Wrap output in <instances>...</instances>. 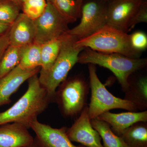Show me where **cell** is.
<instances>
[{
    "label": "cell",
    "instance_id": "obj_1",
    "mask_svg": "<svg viewBox=\"0 0 147 147\" xmlns=\"http://www.w3.org/2000/svg\"><path fill=\"white\" fill-rule=\"evenodd\" d=\"M38 74L28 79V88L13 105L0 113V125L16 123L30 128L31 124L47 109L50 100L40 84Z\"/></svg>",
    "mask_w": 147,
    "mask_h": 147
},
{
    "label": "cell",
    "instance_id": "obj_2",
    "mask_svg": "<svg viewBox=\"0 0 147 147\" xmlns=\"http://www.w3.org/2000/svg\"><path fill=\"white\" fill-rule=\"evenodd\" d=\"M77 40L67 33L64 35L59 53L53 65L46 71L40 70L39 82L50 101L55 100L57 89L67 79L69 71L78 63L79 54L85 48L76 46Z\"/></svg>",
    "mask_w": 147,
    "mask_h": 147
},
{
    "label": "cell",
    "instance_id": "obj_3",
    "mask_svg": "<svg viewBox=\"0 0 147 147\" xmlns=\"http://www.w3.org/2000/svg\"><path fill=\"white\" fill-rule=\"evenodd\" d=\"M78 63L92 64L108 69L115 76L125 92L128 89L129 76L145 67L147 60L128 57L117 53H100L86 47L79 54Z\"/></svg>",
    "mask_w": 147,
    "mask_h": 147
},
{
    "label": "cell",
    "instance_id": "obj_4",
    "mask_svg": "<svg viewBox=\"0 0 147 147\" xmlns=\"http://www.w3.org/2000/svg\"><path fill=\"white\" fill-rule=\"evenodd\" d=\"M75 45L100 53H117L135 59L140 58L142 53L131 46L130 35L107 25L89 36L76 40Z\"/></svg>",
    "mask_w": 147,
    "mask_h": 147
},
{
    "label": "cell",
    "instance_id": "obj_5",
    "mask_svg": "<svg viewBox=\"0 0 147 147\" xmlns=\"http://www.w3.org/2000/svg\"><path fill=\"white\" fill-rule=\"evenodd\" d=\"M88 70L91 96L88 113L91 119L96 118L102 113L113 109L137 112V109L132 102L116 97L107 90L98 76L95 65L89 64Z\"/></svg>",
    "mask_w": 147,
    "mask_h": 147
},
{
    "label": "cell",
    "instance_id": "obj_6",
    "mask_svg": "<svg viewBox=\"0 0 147 147\" xmlns=\"http://www.w3.org/2000/svg\"><path fill=\"white\" fill-rule=\"evenodd\" d=\"M58 88L55 100L64 117L77 115L86 107L90 85L84 78L77 76L66 79Z\"/></svg>",
    "mask_w": 147,
    "mask_h": 147
},
{
    "label": "cell",
    "instance_id": "obj_7",
    "mask_svg": "<svg viewBox=\"0 0 147 147\" xmlns=\"http://www.w3.org/2000/svg\"><path fill=\"white\" fill-rule=\"evenodd\" d=\"M107 1L90 0L82 4L81 21L67 33L77 40L94 33L107 24Z\"/></svg>",
    "mask_w": 147,
    "mask_h": 147
},
{
    "label": "cell",
    "instance_id": "obj_8",
    "mask_svg": "<svg viewBox=\"0 0 147 147\" xmlns=\"http://www.w3.org/2000/svg\"><path fill=\"white\" fill-rule=\"evenodd\" d=\"M43 13L34 21L35 36L34 42L41 45L60 38L69 29L68 23L50 3Z\"/></svg>",
    "mask_w": 147,
    "mask_h": 147
},
{
    "label": "cell",
    "instance_id": "obj_9",
    "mask_svg": "<svg viewBox=\"0 0 147 147\" xmlns=\"http://www.w3.org/2000/svg\"><path fill=\"white\" fill-rule=\"evenodd\" d=\"M143 1L110 0L107 7V24L127 33L132 18Z\"/></svg>",
    "mask_w": 147,
    "mask_h": 147
},
{
    "label": "cell",
    "instance_id": "obj_10",
    "mask_svg": "<svg viewBox=\"0 0 147 147\" xmlns=\"http://www.w3.org/2000/svg\"><path fill=\"white\" fill-rule=\"evenodd\" d=\"M30 128L35 133L34 144L36 147H86L74 145L66 134L67 127L54 128L35 120Z\"/></svg>",
    "mask_w": 147,
    "mask_h": 147
},
{
    "label": "cell",
    "instance_id": "obj_11",
    "mask_svg": "<svg viewBox=\"0 0 147 147\" xmlns=\"http://www.w3.org/2000/svg\"><path fill=\"white\" fill-rule=\"evenodd\" d=\"M80 114L71 127L67 128L69 139L71 142H77L86 147H104L99 133L92 126L88 106Z\"/></svg>",
    "mask_w": 147,
    "mask_h": 147
},
{
    "label": "cell",
    "instance_id": "obj_12",
    "mask_svg": "<svg viewBox=\"0 0 147 147\" xmlns=\"http://www.w3.org/2000/svg\"><path fill=\"white\" fill-rule=\"evenodd\" d=\"M40 67L24 69L17 66L0 79V106L9 104L12 95L29 78L39 72Z\"/></svg>",
    "mask_w": 147,
    "mask_h": 147
},
{
    "label": "cell",
    "instance_id": "obj_13",
    "mask_svg": "<svg viewBox=\"0 0 147 147\" xmlns=\"http://www.w3.org/2000/svg\"><path fill=\"white\" fill-rule=\"evenodd\" d=\"M9 45L23 47L34 42L35 36L34 21L20 13L8 32Z\"/></svg>",
    "mask_w": 147,
    "mask_h": 147
},
{
    "label": "cell",
    "instance_id": "obj_14",
    "mask_svg": "<svg viewBox=\"0 0 147 147\" xmlns=\"http://www.w3.org/2000/svg\"><path fill=\"white\" fill-rule=\"evenodd\" d=\"M28 128L12 123L0 125V147H26L34 143Z\"/></svg>",
    "mask_w": 147,
    "mask_h": 147
},
{
    "label": "cell",
    "instance_id": "obj_15",
    "mask_svg": "<svg viewBox=\"0 0 147 147\" xmlns=\"http://www.w3.org/2000/svg\"><path fill=\"white\" fill-rule=\"evenodd\" d=\"M96 118L107 123L114 133L120 137L134 124L139 122H147V111H129L120 113L108 111L102 113Z\"/></svg>",
    "mask_w": 147,
    "mask_h": 147
},
{
    "label": "cell",
    "instance_id": "obj_16",
    "mask_svg": "<svg viewBox=\"0 0 147 147\" xmlns=\"http://www.w3.org/2000/svg\"><path fill=\"white\" fill-rule=\"evenodd\" d=\"M129 86L124 99L132 102L137 110L147 109V77L139 76L132 79L129 76Z\"/></svg>",
    "mask_w": 147,
    "mask_h": 147
},
{
    "label": "cell",
    "instance_id": "obj_17",
    "mask_svg": "<svg viewBox=\"0 0 147 147\" xmlns=\"http://www.w3.org/2000/svg\"><path fill=\"white\" fill-rule=\"evenodd\" d=\"M147 122L132 125L120 136L128 147H147Z\"/></svg>",
    "mask_w": 147,
    "mask_h": 147
},
{
    "label": "cell",
    "instance_id": "obj_18",
    "mask_svg": "<svg viewBox=\"0 0 147 147\" xmlns=\"http://www.w3.org/2000/svg\"><path fill=\"white\" fill-rule=\"evenodd\" d=\"M55 7L68 24L74 23L81 17L83 4L76 0H46Z\"/></svg>",
    "mask_w": 147,
    "mask_h": 147
},
{
    "label": "cell",
    "instance_id": "obj_19",
    "mask_svg": "<svg viewBox=\"0 0 147 147\" xmlns=\"http://www.w3.org/2000/svg\"><path fill=\"white\" fill-rule=\"evenodd\" d=\"M93 128L99 133L104 147H128L120 137L112 131L110 125L97 118L91 119Z\"/></svg>",
    "mask_w": 147,
    "mask_h": 147
},
{
    "label": "cell",
    "instance_id": "obj_20",
    "mask_svg": "<svg viewBox=\"0 0 147 147\" xmlns=\"http://www.w3.org/2000/svg\"><path fill=\"white\" fill-rule=\"evenodd\" d=\"M23 47L9 45L0 60V79L6 76L19 64Z\"/></svg>",
    "mask_w": 147,
    "mask_h": 147
},
{
    "label": "cell",
    "instance_id": "obj_21",
    "mask_svg": "<svg viewBox=\"0 0 147 147\" xmlns=\"http://www.w3.org/2000/svg\"><path fill=\"white\" fill-rule=\"evenodd\" d=\"M18 66L24 69H31L41 66V46L33 42L23 47Z\"/></svg>",
    "mask_w": 147,
    "mask_h": 147
},
{
    "label": "cell",
    "instance_id": "obj_22",
    "mask_svg": "<svg viewBox=\"0 0 147 147\" xmlns=\"http://www.w3.org/2000/svg\"><path fill=\"white\" fill-rule=\"evenodd\" d=\"M63 36L60 38L54 40L40 45V70L46 71L48 70L53 65L59 53Z\"/></svg>",
    "mask_w": 147,
    "mask_h": 147
},
{
    "label": "cell",
    "instance_id": "obj_23",
    "mask_svg": "<svg viewBox=\"0 0 147 147\" xmlns=\"http://www.w3.org/2000/svg\"><path fill=\"white\" fill-rule=\"evenodd\" d=\"M21 5L7 0H0V23L11 26L20 13Z\"/></svg>",
    "mask_w": 147,
    "mask_h": 147
},
{
    "label": "cell",
    "instance_id": "obj_24",
    "mask_svg": "<svg viewBox=\"0 0 147 147\" xmlns=\"http://www.w3.org/2000/svg\"><path fill=\"white\" fill-rule=\"evenodd\" d=\"M46 0H26L21 5L23 13L35 20L43 13L47 5Z\"/></svg>",
    "mask_w": 147,
    "mask_h": 147
},
{
    "label": "cell",
    "instance_id": "obj_25",
    "mask_svg": "<svg viewBox=\"0 0 147 147\" xmlns=\"http://www.w3.org/2000/svg\"><path fill=\"white\" fill-rule=\"evenodd\" d=\"M130 42L133 49L138 52L144 51L147 47V36L146 33L138 31L130 35Z\"/></svg>",
    "mask_w": 147,
    "mask_h": 147
},
{
    "label": "cell",
    "instance_id": "obj_26",
    "mask_svg": "<svg viewBox=\"0 0 147 147\" xmlns=\"http://www.w3.org/2000/svg\"><path fill=\"white\" fill-rule=\"evenodd\" d=\"M147 22V2L143 1L132 18L129 25V31L131 30L136 25L141 23Z\"/></svg>",
    "mask_w": 147,
    "mask_h": 147
},
{
    "label": "cell",
    "instance_id": "obj_27",
    "mask_svg": "<svg viewBox=\"0 0 147 147\" xmlns=\"http://www.w3.org/2000/svg\"><path fill=\"white\" fill-rule=\"evenodd\" d=\"M9 45V42L7 32L5 34L0 36V60Z\"/></svg>",
    "mask_w": 147,
    "mask_h": 147
},
{
    "label": "cell",
    "instance_id": "obj_28",
    "mask_svg": "<svg viewBox=\"0 0 147 147\" xmlns=\"http://www.w3.org/2000/svg\"><path fill=\"white\" fill-rule=\"evenodd\" d=\"M10 26L8 25L0 23V36L7 33Z\"/></svg>",
    "mask_w": 147,
    "mask_h": 147
},
{
    "label": "cell",
    "instance_id": "obj_29",
    "mask_svg": "<svg viewBox=\"0 0 147 147\" xmlns=\"http://www.w3.org/2000/svg\"><path fill=\"white\" fill-rule=\"evenodd\" d=\"M7 1H11L13 2L16 3L20 5H21V0H7Z\"/></svg>",
    "mask_w": 147,
    "mask_h": 147
},
{
    "label": "cell",
    "instance_id": "obj_30",
    "mask_svg": "<svg viewBox=\"0 0 147 147\" xmlns=\"http://www.w3.org/2000/svg\"><path fill=\"white\" fill-rule=\"evenodd\" d=\"M76 1H77L78 2H79V3H81L83 4L85 0H76ZM105 1H110V0H105Z\"/></svg>",
    "mask_w": 147,
    "mask_h": 147
},
{
    "label": "cell",
    "instance_id": "obj_31",
    "mask_svg": "<svg viewBox=\"0 0 147 147\" xmlns=\"http://www.w3.org/2000/svg\"><path fill=\"white\" fill-rule=\"evenodd\" d=\"M36 147V146H35L34 143V144H33L31 145V146H28V147Z\"/></svg>",
    "mask_w": 147,
    "mask_h": 147
},
{
    "label": "cell",
    "instance_id": "obj_32",
    "mask_svg": "<svg viewBox=\"0 0 147 147\" xmlns=\"http://www.w3.org/2000/svg\"><path fill=\"white\" fill-rule=\"evenodd\" d=\"M25 1H26V0H21V3H23V2Z\"/></svg>",
    "mask_w": 147,
    "mask_h": 147
},
{
    "label": "cell",
    "instance_id": "obj_33",
    "mask_svg": "<svg viewBox=\"0 0 147 147\" xmlns=\"http://www.w3.org/2000/svg\"><path fill=\"white\" fill-rule=\"evenodd\" d=\"M137 1H147V0H137Z\"/></svg>",
    "mask_w": 147,
    "mask_h": 147
}]
</instances>
